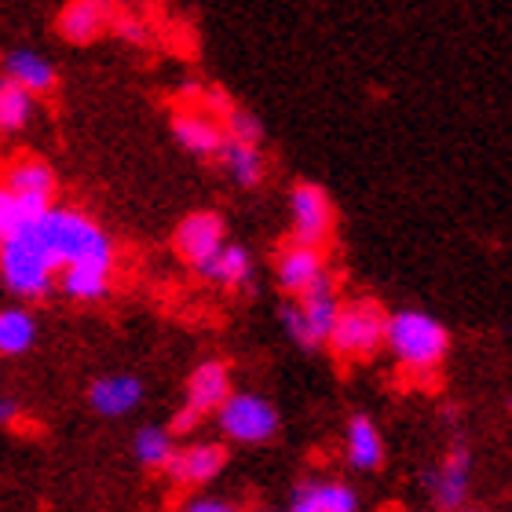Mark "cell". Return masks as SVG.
Listing matches in <instances>:
<instances>
[{"mask_svg": "<svg viewBox=\"0 0 512 512\" xmlns=\"http://www.w3.org/2000/svg\"><path fill=\"white\" fill-rule=\"evenodd\" d=\"M30 227L52 253L59 271L70 264H118V246L110 231L77 205L52 202L41 216H33Z\"/></svg>", "mask_w": 512, "mask_h": 512, "instance_id": "cell-1", "label": "cell"}, {"mask_svg": "<svg viewBox=\"0 0 512 512\" xmlns=\"http://www.w3.org/2000/svg\"><path fill=\"white\" fill-rule=\"evenodd\" d=\"M384 348L403 374L428 381L450 355V330L421 308H399L384 319Z\"/></svg>", "mask_w": 512, "mask_h": 512, "instance_id": "cell-2", "label": "cell"}, {"mask_svg": "<svg viewBox=\"0 0 512 512\" xmlns=\"http://www.w3.org/2000/svg\"><path fill=\"white\" fill-rule=\"evenodd\" d=\"M55 278H59V267L30 224L0 242V286L8 289V297L22 304L44 300L55 289Z\"/></svg>", "mask_w": 512, "mask_h": 512, "instance_id": "cell-3", "label": "cell"}, {"mask_svg": "<svg viewBox=\"0 0 512 512\" xmlns=\"http://www.w3.org/2000/svg\"><path fill=\"white\" fill-rule=\"evenodd\" d=\"M337 308H341V293H337V282L333 275H319L308 289H300L297 297H289L278 311V322L286 337L304 352H315L326 344L330 337V326L337 319Z\"/></svg>", "mask_w": 512, "mask_h": 512, "instance_id": "cell-4", "label": "cell"}, {"mask_svg": "<svg viewBox=\"0 0 512 512\" xmlns=\"http://www.w3.org/2000/svg\"><path fill=\"white\" fill-rule=\"evenodd\" d=\"M384 319H388V311L374 297L341 300L337 319L330 326V337H326L330 352L341 363H366V359H374L384 348Z\"/></svg>", "mask_w": 512, "mask_h": 512, "instance_id": "cell-5", "label": "cell"}, {"mask_svg": "<svg viewBox=\"0 0 512 512\" xmlns=\"http://www.w3.org/2000/svg\"><path fill=\"white\" fill-rule=\"evenodd\" d=\"M216 428L227 443H238V447H264L278 436L282 428V417H278V406L260 392H235L227 395L224 403L213 410Z\"/></svg>", "mask_w": 512, "mask_h": 512, "instance_id": "cell-6", "label": "cell"}, {"mask_svg": "<svg viewBox=\"0 0 512 512\" xmlns=\"http://www.w3.org/2000/svg\"><path fill=\"white\" fill-rule=\"evenodd\" d=\"M472 447L465 439H454L447 450H443V458L425 472V487H428V498L436 505L439 512H461L469 505V494H472Z\"/></svg>", "mask_w": 512, "mask_h": 512, "instance_id": "cell-7", "label": "cell"}, {"mask_svg": "<svg viewBox=\"0 0 512 512\" xmlns=\"http://www.w3.org/2000/svg\"><path fill=\"white\" fill-rule=\"evenodd\" d=\"M333 227H337V209H333V198L326 194V187L311 180L293 183V191H289V231H293V242L322 249L333 238Z\"/></svg>", "mask_w": 512, "mask_h": 512, "instance_id": "cell-8", "label": "cell"}, {"mask_svg": "<svg viewBox=\"0 0 512 512\" xmlns=\"http://www.w3.org/2000/svg\"><path fill=\"white\" fill-rule=\"evenodd\" d=\"M227 461L231 454H227L224 439H187V443H176L169 465L161 472L183 491H198L224 476Z\"/></svg>", "mask_w": 512, "mask_h": 512, "instance_id": "cell-9", "label": "cell"}, {"mask_svg": "<svg viewBox=\"0 0 512 512\" xmlns=\"http://www.w3.org/2000/svg\"><path fill=\"white\" fill-rule=\"evenodd\" d=\"M224 242H227V220L220 213H213V209H194L172 231V253L180 256L191 271H198Z\"/></svg>", "mask_w": 512, "mask_h": 512, "instance_id": "cell-10", "label": "cell"}, {"mask_svg": "<svg viewBox=\"0 0 512 512\" xmlns=\"http://www.w3.org/2000/svg\"><path fill=\"white\" fill-rule=\"evenodd\" d=\"M169 128H172V139H176V147L187 150L191 158H216V150L224 143V125L216 114H209L205 107L198 103H187V107L172 110L169 118Z\"/></svg>", "mask_w": 512, "mask_h": 512, "instance_id": "cell-11", "label": "cell"}, {"mask_svg": "<svg viewBox=\"0 0 512 512\" xmlns=\"http://www.w3.org/2000/svg\"><path fill=\"white\" fill-rule=\"evenodd\" d=\"M114 11L118 8H110L103 0H63V8L55 15V33L74 48H88L110 33Z\"/></svg>", "mask_w": 512, "mask_h": 512, "instance_id": "cell-12", "label": "cell"}, {"mask_svg": "<svg viewBox=\"0 0 512 512\" xmlns=\"http://www.w3.org/2000/svg\"><path fill=\"white\" fill-rule=\"evenodd\" d=\"M143 399H147V384L136 374H125V370L103 374L88 384V406L107 421H121V417L136 414Z\"/></svg>", "mask_w": 512, "mask_h": 512, "instance_id": "cell-13", "label": "cell"}, {"mask_svg": "<svg viewBox=\"0 0 512 512\" xmlns=\"http://www.w3.org/2000/svg\"><path fill=\"white\" fill-rule=\"evenodd\" d=\"M286 512H363L359 491L333 476H308L289 494Z\"/></svg>", "mask_w": 512, "mask_h": 512, "instance_id": "cell-14", "label": "cell"}, {"mask_svg": "<svg viewBox=\"0 0 512 512\" xmlns=\"http://www.w3.org/2000/svg\"><path fill=\"white\" fill-rule=\"evenodd\" d=\"M0 77L41 99L48 92H55V85H59V66L44 52H37V48H8V52L0 55Z\"/></svg>", "mask_w": 512, "mask_h": 512, "instance_id": "cell-15", "label": "cell"}, {"mask_svg": "<svg viewBox=\"0 0 512 512\" xmlns=\"http://www.w3.org/2000/svg\"><path fill=\"white\" fill-rule=\"evenodd\" d=\"M231 366L224 363V359H205V363H198L191 370V377H187V410H194V414L202 417H213V410L220 403H224L227 395H231Z\"/></svg>", "mask_w": 512, "mask_h": 512, "instance_id": "cell-16", "label": "cell"}, {"mask_svg": "<svg viewBox=\"0 0 512 512\" xmlns=\"http://www.w3.org/2000/svg\"><path fill=\"white\" fill-rule=\"evenodd\" d=\"M319 275H326V253L319 246L289 242L275 256V278L286 297H297L300 289H308Z\"/></svg>", "mask_w": 512, "mask_h": 512, "instance_id": "cell-17", "label": "cell"}, {"mask_svg": "<svg viewBox=\"0 0 512 512\" xmlns=\"http://www.w3.org/2000/svg\"><path fill=\"white\" fill-rule=\"evenodd\" d=\"M384 432L370 414H352L344 425V461L355 472H377L384 465Z\"/></svg>", "mask_w": 512, "mask_h": 512, "instance_id": "cell-18", "label": "cell"}, {"mask_svg": "<svg viewBox=\"0 0 512 512\" xmlns=\"http://www.w3.org/2000/svg\"><path fill=\"white\" fill-rule=\"evenodd\" d=\"M194 275L205 278V282H213V286H220V289H246L256 275V260H253V253H249V246L227 238L224 246L216 249Z\"/></svg>", "mask_w": 512, "mask_h": 512, "instance_id": "cell-19", "label": "cell"}, {"mask_svg": "<svg viewBox=\"0 0 512 512\" xmlns=\"http://www.w3.org/2000/svg\"><path fill=\"white\" fill-rule=\"evenodd\" d=\"M216 161L227 172V180L235 183V187H242V191L260 187L267 176V154L260 143H242V139L224 136V143L216 150Z\"/></svg>", "mask_w": 512, "mask_h": 512, "instance_id": "cell-20", "label": "cell"}, {"mask_svg": "<svg viewBox=\"0 0 512 512\" xmlns=\"http://www.w3.org/2000/svg\"><path fill=\"white\" fill-rule=\"evenodd\" d=\"M114 271L118 264H70L59 271L55 289L74 304H96L114 289Z\"/></svg>", "mask_w": 512, "mask_h": 512, "instance_id": "cell-21", "label": "cell"}, {"mask_svg": "<svg viewBox=\"0 0 512 512\" xmlns=\"http://www.w3.org/2000/svg\"><path fill=\"white\" fill-rule=\"evenodd\" d=\"M0 187H4V191L55 202V194H59V176H55L52 161H44L41 154H22V158H15L8 169H4Z\"/></svg>", "mask_w": 512, "mask_h": 512, "instance_id": "cell-22", "label": "cell"}, {"mask_svg": "<svg viewBox=\"0 0 512 512\" xmlns=\"http://www.w3.org/2000/svg\"><path fill=\"white\" fill-rule=\"evenodd\" d=\"M37 337H41L37 315H33L22 300H15V304H8V308H0V359L30 355Z\"/></svg>", "mask_w": 512, "mask_h": 512, "instance_id": "cell-23", "label": "cell"}, {"mask_svg": "<svg viewBox=\"0 0 512 512\" xmlns=\"http://www.w3.org/2000/svg\"><path fill=\"white\" fill-rule=\"evenodd\" d=\"M37 118V96L0 77V136H19Z\"/></svg>", "mask_w": 512, "mask_h": 512, "instance_id": "cell-24", "label": "cell"}, {"mask_svg": "<svg viewBox=\"0 0 512 512\" xmlns=\"http://www.w3.org/2000/svg\"><path fill=\"white\" fill-rule=\"evenodd\" d=\"M172 450H176V436L169 425H139L132 436V458L150 472H161L169 465Z\"/></svg>", "mask_w": 512, "mask_h": 512, "instance_id": "cell-25", "label": "cell"}, {"mask_svg": "<svg viewBox=\"0 0 512 512\" xmlns=\"http://www.w3.org/2000/svg\"><path fill=\"white\" fill-rule=\"evenodd\" d=\"M48 198H30V194H15V191H4L0 187V242L15 231L30 224L33 216H41L48 209Z\"/></svg>", "mask_w": 512, "mask_h": 512, "instance_id": "cell-26", "label": "cell"}, {"mask_svg": "<svg viewBox=\"0 0 512 512\" xmlns=\"http://www.w3.org/2000/svg\"><path fill=\"white\" fill-rule=\"evenodd\" d=\"M220 125H224L227 139H242V143H260V147H264V121L256 118L253 110L231 103V107L220 114Z\"/></svg>", "mask_w": 512, "mask_h": 512, "instance_id": "cell-27", "label": "cell"}, {"mask_svg": "<svg viewBox=\"0 0 512 512\" xmlns=\"http://www.w3.org/2000/svg\"><path fill=\"white\" fill-rule=\"evenodd\" d=\"M110 33H118L121 41L132 44V48H147L150 44V22L139 19L136 11H114V19H110Z\"/></svg>", "mask_w": 512, "mask_h": 512, "instance_id": "cell-28", "label": "cell"}, {"mask_svg": "<svg viewBox=\"0 0 512 512\" xmlns=\"http://www.w3.org/2000/svg\"><path fill=\"white\" fill-rule=\"evenodd\" d=\"M180 512H246V509L238 502H231V498H224V494H191L180 505Z\"/></svg>", "mask_w": 512, "mask_h": 512, "instance_id": "cell-29", "label": "cell"}, {"mask_svg": "<svg viewBox=\"0 0 512 512\" xmlns=\"http://www.w3.org/2000/svg\"><path fill=\"white\" fill-rule=\"evenodd\" d=\"M22 417V406L19 399H11V395H0V428H11L15 421Z\"/></svg>", "mask_w": 512, "mask_h": 512, "instance_id": "cell-30", "label": "cell"}, {"mask_svg": "<svg viewBox=\"0 0 512 512\" xmlns=\"http://www.w3.org/2000/svg\"><path fill=\"white\" fill-rule=\"evenodd\" d=\"M103 4H110V8H118V4H121V0H103Z\"/></svg>", "mask_w": 512, "mask_h": 512, "instance_id": "cell-31", "label": "cell"}, {"mask_svg": "<svg viewBox=\"0 0 512 512\" xmlns=\"http://www.w3.org/2000/svg\"><path fill=\"white\" fill-rule=\"evenodd\" d=\"M392 512H410V509H392Z\"/></svg>", "mask_w": 512, "mask_h": 512, "instance_id": "cell-32", "label": "cell"}, {"mask_svg": "<svg viewBox=\"0 0 512 512\" xmlns=\"http://www.w3.org/2000/svg\"><path fill=\"white\" fill-rule=\"evenodd\" d=\"M260 512H271V509H260Z\"/></svg>", "mask_w": 512, "mask_h": 512, "instance_id": "cell-33", "label": "cell"}]
</instances>
